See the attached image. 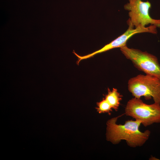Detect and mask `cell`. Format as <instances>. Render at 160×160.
Instances as JSON below:
<instances>
[{
	"mask_svg": "<svg viewBox=\"0 0 160 160\" xmlns=\"http://www.w3.org/2000/svg\"><path fill=\"white\" fill-rule=\"evenodd\" d=\"M123 114L112 118L106 122V138L113 144L119 143L122 140L126 141L128 145L135 148L143 145L148 139L150 131L141 132L139 127L141 121L128 120L124 124H118L117 120Z\"/></svg>",
	"mask_w": 160,
	"mask_h": 160,
	"instance_id": "obj_1",
	"label": "cell"
},
{
	"mask_svg": "<svg viewBox=\"0 0 160 160\" xmlns=\"http://www.w3.org/2000/svg\"><path fill=\"white\" fill-rule=\"evenodd\" d=\"M129 92L134 97L143 96L146 100L153 98L160 104V79L148 74H139L130 78L128 82Z\"/></svg>",
	"mask_w": 160,
	"mask_h": 160,
	"instance_id": "obj_2",
	"label": "cell"
},
{
	"mask_svg": "<svg viewBox=\"0 0 160 160\" xmlns=\"http://www.w3.org/2000/svg\"><path fill=\"white\" fill-rule=\"evenodd\" d=\"M124 114L140 121L146 127L160 123V104H147L140 98L134 97L127 102Z\"/></svg>",
	"mask_w": 160,
	"mask_h": 160,
	"instance_id": "obj_3",
	"label": "cell"
},
{
	"mask_svg": "<svg viewBox=\"0 0 160 160\" xmlns=\"http://www.w3.org/2000/svg\"><path fill=\"white\" fill-rule=\"evenodd\" d=\"M122 54L134 66L146 74L160 79V65L155 56L140 50L129 48L126 45L120 48Z\"/></svg>",
	"mask_w": 160,
	"mask_h": 160,
	"instance_id": "obj_4",
	"label": "cell"
},
{
	"mask_svg": "<svg viewBox=\"0 0 160 160\" xmlns=\"http://www.w3.org/2000/svg\"><path fill=\"white\" fill-rule=\"evenodd\" d=\"M129 2L124 6V9L129 11V18L135 28L138 26L145 27L148 24L160 28V19L152 18L149 14L151 7L150 2L147 1L129 0Z\"/></svg>",
	"mask_w": 160,
	"mask_h": 160,
	"instance_id": "obj_5",
	"label": "cell"
},
{
	"mask_svg": "<svg viewBox=\"0 0 160 160\" xmlns=\"http://www.w3.org/2000/svg\"><path fill=\"white\" fill-rule=\"evenodd\" d=\"M128 28L127 30L123 34L109 43L106 45L101 49L87 55L78 56L79 61L87 59L99 53L107 51L109 50L116 48H121L126 45V43L132 36L136 34L144 32H148L156 34L157 33V28L153 25H150L148 27L138 26L135 28L129 19L127 20Z\"/></svg>",
	"mask_w": 160,
	"mask_h": 160,
	"instance_id": "obj_6",
	"label": "cell"
},
{
	"mask_svg": "<svg viewBox=\"0 0 160 160\" xmlns=\"http://www.w3.org/2000/svg\"><path fill=\"white\" fill-rule=\"evenodd\" d=\"M122 96L118 92L117 89L113 88L112 90L108 88V93L105 98L111 106L112 109L117 111L120 105V101L122 99Z\"/></svg>",
	"mask_w": 160,
	"mask_h": 160,
	"instance_id": "obj_7",
	"label": "cell"
},
{
	"mask_svg": "<svg viewBox=\"0 0 160 160\" xmlns=\"http://www.w3.org/2000/svg\"><path fill=\"white\" fill-rule=\"evenodd\" d=\"M97 107L96 108L97 111L99 113H107L109 115L111 114L112 111V108L105 98H103L102 100L97 103Z\"/></svg>",
	"mask_w": 160,
	"mask_h": 160,
	"instance_id": "obj_8",
	"label": "cell"
}]
</instances>
